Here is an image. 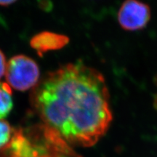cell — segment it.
I'll return each instance as SVG.
<instances>
[{"label":"cell","instance_id":"6","mask_svg":"<svg viewBox=\"0 0 157 157\" xmlns=\"http://www.w3.org/2000/svg\"><path fill=\"white\" fill-rule=\"evenodd\" d=\"M13 106L10 87L7 83H0V119L8 116Z\"/></svg>","mask_w":157,"mask_h":157},{"label":"cell","instance_id":"5","mask_svg":"<svg viewBox=\"0 0 157 157\" xmlns=\"http://www.w3.org/2000/svg\"><path fill=\"white\" fill-rule=\"evenodd\" d=\"M69 42V38L63 34L50 31H42L34 35L30 40V46L36 50L39 56L50 51L58 50Z\"/></svg>","mask_w":157,"mask_h":157},{"label":"cell","instance_id":"1","mask_svg":"<svg viewBox=\"0 0 157 157\" xmlns=\"http://www.w3.org/2000/svg\"><path fill=\"white\" fill-rule=\"evenodd\" d=\"M30 99L43 123L73 146H94L112 121L105 78L80 62L48 73L34 87Z\"/></svg>","mask_w":157,"mask_h":157},{"label":"cell","instance_id":"9","mask_svg":"<svg viewBox=\"0 0 157 157\" xmlns=\"http://www.w3.org/2000/svg\"><path fill=\"white\" fill-rule=\"evenodd\" d=\"M17 0H0V5L1 6H8L13 4Z\"/></svg>","mask_w":157,"mask_h":157},{"label":"cell","instance_id":"7","mask_svg":"<svg viewBox=\"0 0 157 157\" xmlns=\"http://www.w3.org/2000/svg\"><path fill=\"white\" fill-rule=\"evenodd\" d=\"M13 129L7 121L0 119V151L9 144L13 137Z\"/></svg>","mask_w":157,"mask_h":157},{"label":"cell","instance_id":"2","mask_svg":"<svg viewBox=\"0 0 157 157\" xmlns=\"http://www.w3.org/2000/svg\"><path fill=\"white\" fill-rule=\"evenodd\" d=\"M6 157H81L59 133L45 124L13 129L9 144L2 151Z\"/></svg>","mask_w":157,"mask_h":157},{"label":"cell","instance_id":"4","mask_svg":"<svg viewBox=\"0 0 157 157\" xmlns=\"http://www.w3.org/2000/svg\"><path fill=\"white\" fill-rule=\"evenodd\" d=\"M117 18L124 30H141L151 19L150 7L140 0H125L119 10Z\"/></svg>","mask_w":157,"mask_h":157},{"label":"cell","instance_id":"8","mask_svg":"<svg viewBox=\"0 0 157 157\" xmlns=\"http://www.w3.org/2000/svg\"><path fill=\"white\" fill-rule=\"evenodd\" d=\"M6 60L2 51L0 50V78H2L6 71Z\"/></svg>","mask_w":157,"mask_h":157},{"label":"cell","instance_id":"3","mask_svg":"<svg viewBox=\"0 0 157 157\" xmlns=\"http://www.w3.org/2000/svg\"><path fill=\"white\" fill-rule=\"evenodd\" d=\"M5 74L10 87L19 91H25L36 87L40 76L36 63L24 55L13 57L7 63Z\"/></svg>","mask_w":157,"mask_h":157}]
</instances>
